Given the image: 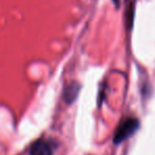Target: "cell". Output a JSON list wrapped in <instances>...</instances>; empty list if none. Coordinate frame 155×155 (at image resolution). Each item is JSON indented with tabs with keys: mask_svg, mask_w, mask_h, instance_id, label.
<instances>
[{
	"mask_svg": "<svg viewBox=\"0 0 155 155\" xmlns=\"http://www.w3.org/2000/svg\"><path fill=\"white\" fill-rule=\"evenodd\" d=\"M139 127V121L136 118H128L123 121L117 128L114 135V143H120L130 136H132Z\"/></svg>",
	"mask_w": 155,
	"mask_h": 155,
	"instance_id": "cell-1",
	"label": "cell"
},
{
	"mask_svg": "<svg viewBox=\"0 0 155 155\" xmlns=\"http://www.w3.org/2000/svg\"><path fill=\"white\" fill-rule=\"evenodd\" d=\"M31 155H53V148L48 141L43 139H38L34 141L30 149Z\"/></svg>",
	"mask_w": 155,
	"mask_h": 155,
	"instance_id": "cell-2",
	"label": "cell"
},
{
	"mask_svg": "<svg viewBox=\"0 0 155 155\" xmlns=\"http://www.w3.org/2000/svg\"><path fill=\"white\" fill-rule=\"evenodd\" d=\"M79 90H80V86L76 82H73V84L67 86V88L63 91V99L67 104H72L76 100L78 94H79Z\"/></svg>",
	"mask_w": 155,
	"mask_h": 155,
	"instance_id": "cell-3",
	"label": "cell"
}]
</instances>
